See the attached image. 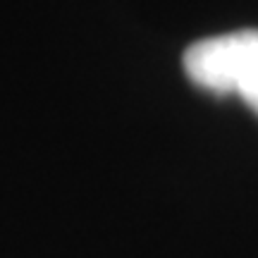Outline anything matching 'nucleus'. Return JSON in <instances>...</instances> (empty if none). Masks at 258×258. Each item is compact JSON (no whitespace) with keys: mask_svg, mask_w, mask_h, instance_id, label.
Listing matches in <instances>:
<instances>
[{"mask_svg":"<svg viewBox=\"0 0 258 258\" xmlns=\"http://www.w3.org/2000/svg\"><path fill=\"white\" fill-rule=\"evenodd\" d=\"M184 72L196 86L237 93L258 74V29H241L203 38L186 48Z\"/></svg>","mask_w":258,"mask_h":258,"instance_id":"obj_1","label":"nucleus"},{"mask_svg":"<svg viewBox=\"0 0 258 258\" xmlns=\"http://www.w3.org/2000/svg\"><path fill=\"white\" fill-rule=\"evenodd\" d=\"M237 96H239V98L246 103L249 108H253V110L258 112V74H256V77H251L249 82L241 86L239 91H237Z\"/></svg>","mask_w":258,"mask_h":258,"instance_id":"obj_2","label":"nucleus"}]
</instances>
